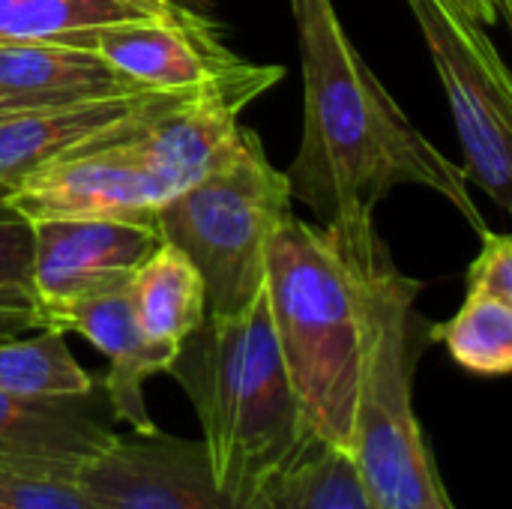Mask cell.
<instances>
[{
    "label": "cell",
    "mask_w": 512,
    "mask_h": 509,
    "mask_svg": "<svg viewBox=\"0 0 512 509\" xmlns=\"http://www.w3.org/2000/svg\"><path fill=\"white\" fill-rule=\"evenodd\" d=\"M51 42L96 51L144 90H189L240 63L216 27L192 9L168 18H132L72 30Z\"/></svg>",
    "instance_id": "obj_11"
},
{
    "label": "cell",
    "mask_w": 512,
    "mask_h": 509,
    "mask_svg": "<svg viewBox=\"0 0 512 509\" xmlns=\"http://www.w3.org/2000/svg\"><path fill=\"white\" fill-rule=\"evenodd\" d=\"M27 108H45V105H36L33 99H27V96H21V93H12V90L0 87V117L18 114V111H27Z\"/></svg>",
    "instance_id": "obj_26"
},
{
    "label": "cell",
    "mask_w": 512,
    "mask_h": 509,
    "mask_svg": "<svg viewBox=\"0 0 512 509\" xmlns=\"http://www.w3.org/2000/svg\"><path fill=\"white\" fill-rule=\"evenodd\" d=\"M153 117L96 138L87 147L36 168L18 180L3 201L30 222L93 216L156 219V210L168 201V192L135 147V135Z\"/></svg>",
    "instance_id": "obj_7"
},
{
    "label": "cell",
    "mask_w": 512,
    "mask_h": 509,
    "mask_svg": "<svg viewBox=\"0 0 512 509\" xmlns=\"http://www.w3.org/2000/svg\"><path fill=\"white\" fill-rule=\"evenodd\" d=\"M414 12L465 150V177L510 210L512 78L489 30L465 21L444 0H405Z\"/></svg>",
    "instance_id": "obj_6"
},
{
    "label": "cell",
    "mask_w": 512,
    "mask_h": 509,
    "mask_svg": "<svg viewBox=\"0 0 512 509\" xmlns=\"http://www.w3.org/2000/svg\"><path fill=\"white\" fill-rule=\"evenodd\" d=\"M417 294L420 282L405 276L387 249L369 288V339L351 444L375 509H456L414 414V369L429 342Z\"/></svg>",
    "instance_id": "obj_4"
},
{
    "label": "cell",
    "mask_w": 512,
    "mask_h": 509,
    "mask_svg": "<svg viewBox=\"0 0 512 509\" xmlns=\"http://www.w3.org/2000/svg\"><path fill=\"white\" fill-rule=\"evenodd\" d=\"M384 252L375 225L339 231L291 213L264 255L270 318L306 423L348 453L369 339V288Z\"/></svg>",
    "instance_id": "obj_2"
},
{
    "label": "cell",
    "mask_w": 512,
    "mask_h": 509,
    "mask_svg": "<svg viewBox=\"0 0 512 509\" xmlns=\"http://www.w3.org/2000/svg\"><path fill=\"white\" fill-rule=\"evenodd\" d=\"M504 3H507V6H510V9H512V0H504Z\"/></svg>",
    "instance_id": "obj_28"
},
{
    "label": "cell",
    "mask_w": 512,
    "mask_h": 509,
    "mask_svg": "<svg viewBox=\"0 0 512 509\" xmlns=\"http://www.w3.org/2000/svg\"><path fill=\"white\" fill-rule=\"evenodd\" d=\"M429 342H444L450 357L474 375H510L512 303L468 291L447 324H429Z\"/></svg>",
    "instance_id": "obj_19"
},
{
    "label": "cell",
    "mask_w": 512,
    "mask_h": 509,
    "mask_svg": "<svg viewBox=\"0 0 512 509\" xmlns=\"http://www.w3.org/2000/svg\"><path fill=\"white\" fill-rule=\"evenodd\" d=\"M132 18L168 15L138 0H0V42H45L72 30Z\"/></svg>",
    "instance_id": "obj_20"
},
{
    "label": "cell",
    "mask_w": 512,
    "mask_h": 509,
    "mask_svg": "<svg viewBox=\"0 0 512 509\" xmlns=\"http://www.w3.org/2000/svg\"><path fill=\"white\" fill-rule=\"evenodd\" d=\"M0 87L36 105H75L147 93L96 51L63 42H0Z\"/></svg>",
    "instance_id": "obj_15"
},
{
    "label": "cell",
    "mask_w": 512,
    "mask_h": 509,
    "mask_svg": "<svg viewBox=\"0 0 512 509\" xmlns=\"http://www.w3.org/2000/svg\"><path fill=\"white\" fill-rule=\"evenodd\" d=\"M168 375L192 399L219 492L240 509L315 438L279 351L267 288L237 315H207Z\"/></svg>",
    "instance_id": "obj_3"
},
{
    "label": "cell",
    "mask_w": 512,
    "mask_h": 509,
    "mask_svg": "<svg viewBox=\"0 0 512 509\" xmlns=\"http://www.w3.org/2000/svg\"><path fill=\"white\" fill-rule=\"evenodd\" d=\"M0 509H99L75 477L0 465Z\"/></svg>",
    "instance_id": "obj_22"
},
{
    "label": "cell",
    "mask_w": 512,
    "mask_h": 509,
    "mask_svg": "<svg viewBox=\"0 0 512 509\" xmlns=\"http://www.w3.org/2000/svg\"><path fill=\"white\" fill-rule=\"evenodd\" d=\"M189 90H147L135 96L75 102V105H45L0 117V192L6 195L18 180L36 168L87 147L96 138L135 126L177 102Z\"/></svg>",
    "instance_id": "obj_12"
},
{
    "label": "cell",
    "mask_w": 512,
    "mask_h": 509,
    "mask_svg": "<svg viewBox=\"0 0 512 509\" xmlns=\"http://www.w3.org/2000/svg\"><path fill=\"white\" fill-rule=\"evenodd\" d=\"M246 509H375L348 450L312 438Z\"/></svg>",
    "instance_id": "obj_17"
},
{
    "label": "cell",
    "mask_w": 512,
    "mask_h": 509,
    "mask_svg": "<svg viewBox=\"0 0 512 509\" xmlns=\"http://www.w3.org/2000/svg\"><path fill=\"white\" fill-rule=\"evenodd\" d=\"M54 330L60 333H81L96 351L111 360V369L102 381L108 405L120 423H129L132 432H153L156 423L144 405V381L168 372L180 348L153 342L135 312L132 288H117L90 300L69 306Z\"/></svg>",
    "instance_id": "obj_13"
},
{
    "label": "cell",
    "mask_w": 512,
    "mask_h": 509,
    "mask_svg": "<svg viewBox=\"0 0 512 509\" xmlns=\"http://www.w3.org/2000/svg\"><path fill=\"white\" fill-rule=\"evenodd\" d=\"M282 75V66L240 60L237 66L198 84L183 102L156 114L135 135V147L165 186L168 198L198 183L222 159L240 129V111Z\"/></svg>",
    "instance_id": "obj_10"
},
{
    "label": "cell",
    "mask_w": 512,
    "mask_h": 509,
    "mask_svg": "<svg viewBox=\"0 0 512 509\" xmlns=\"http://www.w3.org/2000/svg\"><path fill=\"white\" fill-rule=\"evenodd\" d=\"M303 60V141L291 162V198L318 225L363 231L375 225L378 201L405 183L441 192L468 225L486 222L468 195V177L399 108L378 81L333 0H291Z\"/></svg>",
    "instance_id": "obj_1"
},
{
    "label": "cell",
    "mask_w": 512,
    "mask_h": 509,
    "mask_svg": "<svg viewBox=\"0 0 512 509\" xmlns=\"http://www.w3.org/2000/svg\"><path fill=\"white\" fill-rule=\"evenodd\" d=\"M75 480L99 509H240L219 492L201 441L162 429L114 432Z\"/></svg>",
    "instance_id": "obj_9"
},
{
    "label": "cell",
    "mask_w": 512,
    "mask_h": 509,
    "mask_svg": "<svg viewBox=\"0 0 512 509\" xmlns=\"http://www.w3.org/2000/svg\"><path fill=\"white\" fill-rule=\"evenodd\" d=\"M114 429L78 399H21L0 393V465L27 471H75L96 456Z\"/></svg>",
    "instance_id": "obj_14"
},
{
    "label": "cell",
    "mask_w": 512,
    "mask_h": 509,
    "mask_svg": "<svg viewBox=\"0 0 512 509\" xmlns=\"http://www.w3.org/2000/svg\"><path fill=\"white\" fill-rule=\"evenodd\" d=\"M42 321L36 315H24V312H0V342L6 339H15V336H24V333H33L39 330Z\"/></svg>",
    "instance_id": "obj_25"
},
{
    "label": "cell",
    "mask_w": 512,
    "mask_h": 509,
    "mask_svg": "<svg viewBox=\"0 0 512 509\" xmlns=\"http://www.w3.org/2000/svg\"><path fill=\"white\" fill-rule=\"evenodd\" d=\"M0 312L39 315L33 294V228L0 198Z\"/></svg>",
    "instance_id": "obj_21"
},
{
    "label": "cell",
    "mask_w": 512,
    "mask_h": 509,
    "mask_svg": "<svg viewBox=\"0 0 512 509\" xmlns=\"http://www.w3.org/2000/svg\"><path fill=\"white\" fill-rule=\"evenodd\" d=\"M138 3H144L147 9H153V12H159V15H177V12L183 9L177 0H138Z\"/></svg>",
    "instance_id": "obj_27"
},
{
    "label": "cell",
    "mask_w": 512,
    "mask_h": 509,
    "mask_svg": "<svg viewBox=\"0 0 512 509\" xmlns=\"http://www.w3.org/2000/svg\"><path fill=\"white\" fill-rule=\"evenodd\" d=\"M453 12H459L465 21L489 30L501 15L510 18V6L504 0H444Z\"/></svg>",
    "instance_id": "obj_24"
},
{
    "label": "cell",
    "mask_w": 512,
    "mask_h": 509,
    "mask_svg": "<svg viewBox=\"0 0 512 509\" xmlns=\"http://www.w3.org/2000/svg\"><path fill=\"white\" fill-rule=\"evenodd\" d=\"M132 300L153 342L180 348L207 318V285L198 267L174 243H159L135 270Z\"/></svg>",
    "instance_id": "obj_16"
},
{
    "label": "cell",
    "mask_w": 512,
    "mask_h": 509,
    "mask_svg": "<svg viewBox=\"0 0 512 509\" xmlns=\"http://www.w3.org/2000/svg\"><path fill=\"white\" fill-rule=\"evenodd\" d=\"M291 183L258 132L240 126L222 159L156 210L165 243L189 255L207 285V315H237L264 288L273 231L294 213Z\"/></svg>",
    "instance_id": "obj_5"
},
{
    "label": "cell",
    "mask_w": 512,
    "mask_h": 509,
    "mask_svg": "<svg viewBox=\"0 0 512 509\" xmlns=\"http://www.w3.org/2000/svg\"><path fill=\"white\" fill-rule=\"evenodd\" d=\"M483 249L468 270V291L512 303V237L483 231Z\"/></svg>",
    "instance_id": "obj_23"
},
{
    "label": "cell",
    "mask_w": 512,
    "mask_h": 509,
    "mask_svg": "<svg viewBox=\"0 0 512 509\" xmlns=\"http://www.w3.org/2000/svg\"><path fill=\"white\" fill-rule=\"evenodd\" d=\"M66 333L39 327L0 342V393L21 399H78L93 393L90 372L75 363L66 348Z\"/></svg>",
    "instance_id": "obj_18"
},
{
    "label": "cell",
    "mask_w": 512,
    "mask_h": 509,
    "mask_svg": "<svg viewBox=\"0 0 512 509\" xmlns=\"http://www.w3.org/2000/svg\"><path fill=\"white\" fill-rule=\"evenodd\" d=\"M0 198H3V192H0Z\"/></svg>",
    "instance_id": "obj_29"
},
{
    "label": "cell",
    "mask_w": 512,
    "mask_h": 509,
    "mask_svg": "<svg viewBox=\"0 0 512 509\" xmlns=\"http://www.w3.org/2000/svg\"><path fill=\"white\" fill-rule=\"evenodd\" d=\"M33 294L42 327L90 297L126 288L141 261L162 243L156 219H36Z\"/></svg>",
    "instance_id": "obj_8"
}]
</instances>
